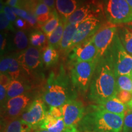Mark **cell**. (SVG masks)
Wrapping results in <instances>:
<instances>
[{
  "label": "cell",
  "mask_w": 132,
  "mask_h": 132,
  "mask_svg": "<svg viewBox=\"0 0 132 132\" xmlns=\"http://www.w3.org/2000/svg\"><path fill=\"white\" fill-rule=\"evenodd\" d=\"M89 89L88 98L96 104L116 97L118 90L114 71L104 56L97 62Z\"/></svg>",
  "instance_id": "6da1fadb"
},
{
  "label": "cell",
  "mask_w": 132,
  "mask_h": 132,
  "mask_svg": "<svg viewBox=\"0 0 132 132\" xmlns=\"http://www.w3.org/2000/svg\"><path fill=\"white\" fill-rule=\"evenodd\" d=\"M0 29L1 31L5 30L15 31L13 23L7 19L3 10H1V12H0Z\"/></svg>",
  "instance_id": "4dcf8cb0"
},
{
  "label": "cell",
  "mask_w": 132,
  "mask_h": 132,
  "mask_svg": "<svg viewBox=\"0 0 132 132\" xmlns=\"http://www.w3.org/2000/svg\"><path fill=\"white\" fill-rule=\"evenodd\" d=\"M43 62L47 67H51L57 63L59 59V54L54 48L48 45L43 51Z\"/></svg>",
  "instance_id": "603a6c76"
},
{
  "label": "cell",
  "mask_w": 132,
  "mask_h": 132,
  "mask_svg": "<svg viewBox=\"0 0 132 132\" xmlns=\"http://www.w3.org/2000/svg\"><path fill=\"white\" fill-rule=\"evenodd\" d=\"M21 71L22 70H21L19 61L16 57H14L12 63L9 66V70L7 72V75L12 80H17V79L20 78Z\"/></svg>",
  "instance_id": "f546056e"
},
{
  "label": "cell",
  "mask_w": 132,
  "mask_h": 132,
  "mask_svg": "<svg viewBox=\"0 0 132 132\" xmlns=\"http://www.w3.org/2000/svg\"><path fill=\"white\" fill-rule=\"evenodd\" d=\"M47 114L45 103L42 97H36L20 118L30 125L33 129H37L45 120Z\"/></svg>",
  "instance_id": "9c48e42d"
},
{
  "label": "cell",
  "mask_w": 132,
  "mask_h": 132,
  "mask_svg": "<svg viewBox=\"0 0 132 132\" xmlns=\"http://www.w3.org/2000/svg\"><path fill=\"white\" fill-rule=\"evenodd\" d=\"M14 56H7L1 58L0 62V72L1 74H6L7 75V72L9 70V66L12 63Z\"/></svg>",
  "instance_id": "d6a6232c"
},
{
  "label": "cell",
  "mask_w": 132,
  "mask_h": 132,
  "mask_svg": "<svg viewBox=\"0 0 132 132\" xmlns=\"http://www.w3.org/2000/svg\"><path fill=\"white\" fill-rule=\"evenodd\" d=\"M123 132H132V110H127L123 120Z\"/></svg>",
  "instance_id": "1f68e13d"
},
{
  "label": "cell",
  "mask_w": 132,
  "mask_h": 132,
  "mask_svg": "<svg viewBox=\"0 0 132 132\" xmlns=\"http://www.w3.org/2000/svg\"><path fill=\"white\" fill-rule=\"evenodd\" d=\"M15 24L16 27L19 29H26L30 28V26L29 25L28 23L25 20L21 19V18H17L15 22Z\"/></svg>",
  "instance_id": "8d00e7d4"
},
{
  "label": "cell",
  "mask_w": 132,
  "mask_h": 132,
  "mask_svg": "<svg viewBox=\"0 0 132 132\" xmlns=\"http://www.w3.org/2000/svg\"><path fill=\"white\" fill-rule=\"evenodd\" d=\"M14 43L16 48L23 51L28 48L29 39L26 33L23 30H18L15 34Z\"/></svg>",
  "instance_id": "83f0119b"
},
{
  "label": "cell",
  "mask_w": 132,
  "mask_h": 132,
  "mask_svg": "<svg viewBox=\"0 0 132 132\" xmlns=\"http://www.w3.org/2000/svg\"><path fill=\"white\" fill-rule=\"evenodd\" d=\"M42 1L44 4L48 6L52 11H53L55 9V1L56 0H42Z\"/></svg>",
  "instance_id": "ab89813d"
},
{
  "label": "cell",
  "mask_w": 132,
  "mask_h": 132,
  "mask_svg": "<svg viewBox=\"0 0 132 132\" xmlns=\"http://www.w3.org/2000/svg\"><path fill=\"white\" fill-rule=\"evenodd\" d=\"M13 12L16 16L20 18L25 20L28 23L29 25L31 27H35V26L39 25L38 24L37 19L35 15L30 11L23 9V8L19 7H11Z\"/></svg>",
  "instance_id": "484cf974"
},
{
  "label": "cell",
  "mask_w": 132,
  "mask_h": 132,
  "mask_svg": "<svg viewBox=\"0 0 132 132\" xmlns=\"http://www.w3.org/2000/svg\"><path fill=\"white\" fill-rule=\"evenodd\" d=\"M1 10H3V12L6 14L7 19L9 20L12 23H15V21L17 19V16L15 14L11 7H9L7 5H4L2 6V3L1 4Z\"/></svg>",
  "instance_id": "e575fe53"
},
{
  "label": "cell",
  "mask_w": 132,
  "mask_h": 132,
  "mask_svg": "<svg viewBox=\"0 0 132 132\" xmlns=\"http://www.w3.org/2000/svg\"><path fill=\"white\" fill-rule=\"evenodd\" d=\"M116 30V25L110 23L100 28L92 36V40L97 50V58L98 59L103 56L111 45L115 37Z\"/></svg>",
  "instance_id": "8fae6325"
},
{
  "label": "cell",
  "mask_w": 132,
  "mask_h": 132,
  "mask_svg": "<svg viewBox=\"0 0 132 132\" xmlns=\"http://www.w3.org/2000/svg\"><path fill=\"white\" fill-rule=\"evenodd\" d=\"M22 0H7L6 4L11 7L21 8Z\"/></svg>",
  "instance_id": "74e56055"
},
{
  "label": "cell",
  "mask_w": 132,
  "mask_h": 132,
  "mask_svg": "<svg viewBox=\"0 0 132 132\" xmlns=\"http://www.w3.org/2000/svg\"><path fill=\"white\" fill-rule=\"evenodd\" d=\"M96 106L105 111L117 114H125L128 107L127 105L120 102L116 97L97 104Z\"/></svg>",
  "instance_id": "2e32d148"
},
{
  "label": "cell",
  "mask_w": 132,
  "mask_h": 132,
  "mask_svg": "<svg viewBox=\"0 0 132 132\" xmlns=\"http://www.w3.org/2000/svg\"><path fill=\"white\" fill-rule=\"evenodd\" d=\"M116 82L118 90H126L132 93V78L130 75L118 76Z\"/></svg>",
  "instance_id": "f1b7e54d"
},
{
  "label": "cell",
  "mask_w": 132,
  "mask_h": 132,
  "mask_svg": "<svg viewBox=\"0 0 132 132\" xmlns=\"http://www.w3.org/2000/svg\"><path fill=\"white\" fill-rule=\"evenodd\" d=\"M34 132H48L47 130H36V131Z\"/></svg>",
  "instance_id": "ee69618b"
},
{
  "label": "cell",
  "mask_w": 132,
  "mask_h": 132,
  "mask_svg": "<svg viewBox=\"0 0 132 132\" xmlns=\"http://www.w3.org/2000/svg\"><path fill=\"white\" fill-rule=\"evenodd\" d=\"M104 56L113 67L116 77L130 75L132 71V56L127 52L118 36L114 38Z\"/></svg>",
  "instance_id": "277c9868"
},
{
  "label": "cell",
  "mask_w": 132,
  "mask_h": 132,
  "mask_svg": "<svg viewBox=\"0 0 132 132\" xmlns=\"http://www.w3.org/2000/svg\"><path fill=\"white\" fill-rule=\"evenodd\" d=\"M64 132H80L78 130V128L74 127H72L66 128Z\"/></svg>",
  "instance_id": "60d3db41"
},
{
  "label": "cell",
  "mask_w": 132,
  "mask_h": 132,
  "mask_svg": "<svg viewBox=\"0 0 132 132\" xmlns=\"http://www.w3.org/2000/svg\"><path fill=\"white\" fill-rule=\"evenodd\" d=\"M95 17V14L92 11L89 4H86L78 7L68 18L66 21L67 23L80 24L85 20Z\"/></svg>",
  "instance_id": "e0dca14e"
},
{
  "label": "cell",
  "mask_w": 132,
  "mask_h": 132,
  "mask_svg": "<svg viewBox=\"0 0 132 132\" xmlns=\"http://www.w3.org/2000/svg\"><path fill=\"white\" fill-rule=\"evenodd\" d=\"M127 105V106L130 108V110H132V100Z\"/></svg>",
  "instance_id": "b9f144b4"
},
{
  "label": "cell",
  "mask_w": 132,
  "mask_h": 132,
  "mask_svg": "<svg viewBox=\"0 0 132 132\" xmlns=\"http://www.w3.org/2000/svg\"><path fill=\"white\" fill-rule=\"evenodd\" d=\"M125 1H126L128 3V4L132 7V0H125Z\"/></svg>",
  "instance_id": "7bdbcfd3"
},
{
  "label": "cell",
  "mask_w": 132,
  "mask_h": 132,
  "mask_svg": "<svg viewBox=\"0 0 132 132\" xmlns=\"http://www.w3.org/2000/svg\"><path fill=\"white\" fill-rule=\"evenodd\" d=\"M33 129L32 127L21 118L4 123L1 132H31Z\"/></svg>",
  "instance_id": "ffe728a7"
},
{
  "label": "cell",
  "mask_w": 132,
  "mask_h": 132,
  "mask_svg": "<svg viewBox=\"0 0 132 132\" xmlns=\"http://www.w3.org/2000/svg\"><path fill=\"white\" fill-rule=\"evenodd\" d=\"M116 97L124 104H128L132 100V93L126 90H118Z\"/></svg>",
  "instance_id": "836d02e7"
},
{
  "label": "cell",
  "mask_w": 132,
  "mask_h": 132,
  "mask_svg": "<svg viewBox=\"0 0 132 132\" xmlns=\"http://www.w3.org/2000/svg\"><path fill=\"white\" fill-rule=\"evenodd\" d=\"M48 114L54 118L59 119L63 118L62 110L61 106L60 107H50L49 110L48 111Z\"/></svg>",
  "instance_id": "d590c367"
},
{
  "label": "cell",
  "mask_w": 132,
  "mask_h": 132,
  "mask_svg": "<svg viewBox=\"0 0 132 132\" xmlns=\"http://www.w3.org/2000/svg\"><path fill=\"white\" fill-rule=\"evenodd\" d=\"M125 114L110 113L90 105L79 123L80 132H120L123 128Z\"/></svg>",
  "instance_id": "3957f363"
},
{
  "label": "cell",
  "mask_w": 132,
  "mask_h": 132,
  "mask_svg": "<svg viewBox=\"0 0 132 132\" xmlns=\"http://www.w3.org/2000/svg\"><path fill=\"white\" fill-rule=\"evenodd\" d=\"M31 89V86L28 81L23 80L21 78L17 80H13L7 87V100L29 92V90Z\"/></svg>",
  "instance_id": "5bb4252c"
},
{
  "label": "cell",
  "mask_w": 132,
  "mask_h": 132,
  "mask_svg": "<svg viewBox=\"0 0 132 132\" xmlns=\"http://www.w3.org/2000/svg\"><path fill=\"white\" fill-rule=\"evenodd\" d=\"M0 49L1 52L2 53L4 50L6 46L7 45V39H6V35L4 33H1L0 34Z\"/></svg>",
  "instance_id": "f35d334b"
},
{
  "label": "cell",
  "mask_w": 132,
  "mask_h": 132,
  "mask_svg": "<svg viewBox=\"0 0 132 132\" xmlns=\"http://www.w3.org/2000/svg\"><path fill=\"white\" fill-rule=\"evenodd\" d=\"M77 0H56L55 9L61 19L67 21L68 18L78 9Z\"/></svg>",
  "instance_id": "9a60e30c"
},
{
  "label": "cell",
  "mask_w": 132,
  "mask_h": 132,
  "mask_svg": "<svg viewBox=\"0 0 132 132\" xmlns=\"http://www.w3.org/2000/svg\"><path fill=\"white\" fill-rule=\"evenodd\" d=\"M119 39L127 52L132 56V27L125 26L120 32Z\"/></svg>",
  "instance_id": "cb8c5ba5"
},
{
  "label": "cell",
  "mask_w": 132,
  "mask_h": 132,
  "mask_svg": "<svg viewBox=\"0 0 132 132\" xmlns=\"http://www.w3.org/2000/svg\"><path fill=\"white\" fill-rule=\"evenodd\" d=\"M100 28V21L95 17L87 19L78 24L71 44L70 51L75 46L92 37Z\"/></svg>",
  "instance_id": "4fadbf2b"
},
{
  "label": "cell",
  "mask_w": 132,
  "mask_h": 132,
  "mask_svg": "<svg viewBox=\"0 0 132 132\" xmlns=\"http://www.w3.org/2000/svg\"><path fill=\"white\" fill-rule=\"evenodd\" d=\"M47 36L40 31H34L29 36V42L32 47L43 49L47 43Z\"/></svg>",
  "instance_id": "4316f807"
},
{
  "label": "cell",
  "mask_w": 132,
  "mask_h": 132,
  "mask_svg": "<svg viewBox=\"0 0 132 132\" xmlns=\"http://www.w3.org/2000/svg\"><path fill=\"white\" fill-rule=\"evenodd\" d=\"M130 77H131V78H132V71H131V73H130Z\"/></svg>",
  "instance_id": "f6af8a7d"
},
{
  "label": "cell",
  "mask_w": 132,
  "mask_h": 132,
  "mask_svg": "<svg viewBox=\"0 0 132 132\" xmlns=\"http://www.w3.org/2000/svg\"><path fill=\"white\" fill-rule=\"evenodd\" d=\"M60 20L58 13L56 11V9L52 11V16H51L50 19L46 23L41 26V29H42L43 32L47 36V38L55 30V29L59 25Z\"/></svg>",
  "instance_id": "d4e9b609"
},
{
  "label": "cell",
  "mask_w": 132,
  "mask_h": 132,
  "mask_svg": "<svg viewBox=\"0 0 132 132\" xmlns=\"http://www.w3.org/2000/svg\"><path fill=\"white\" fill-rule=\"evenodd\" d=\"M65 127H78L85 114V108L81 102L71 100L61 106Z\"/></svg>",
  "instance_id": "7c38bea8"
},
{
  "label": "cell",
  "mask_w": 132,
  "mask_h": 132,
  "mask_svg": "<svg viewBox=\"0 0 132 132\" xmlns=\"http://www.w3.org/2000/svg\"><path fill=\"white\" fill-rule=\"evenodd\" d=\"M102 9L110 23L115 25L132 21V7L125 0H105Z\"/></svg>",
  "instance_id": "8992f818"
},
{
  "label": "cell",
  "mask_w": 132,
  "mask_h": 132,
  "mask_svg": "<svg viewBox=\"0 0 132 132\" xmlns=\"http://www.w3.org/2000/svg\"><path fill=\"white\" fill-rule=\"evenodd\" d=\"M78 26V24L67 23L65 22L63 36L59 47L61 52L65 53H69L71 44L73 40V38Z\"/></svg>",
  "instance_id": "d6986e66"
},
{
  "label": "cell",
  "mask_w": 132,
  "mask_h": 132,
  "mask_svg": "<svg viewBox=\"0 0 132 132\" xmlns=\"http://www.w3.org/2000/svg\"><path fill=\"white\" fill-rule=\"evenodd\" d=\"M97 50L92 37L75 46L69 52V59L72 64L94 60L97 58Z\"/></svg>",
  "instance_id": "30bf717a"
},
{
  "label": "cell",
  "mask_w": 132,
  "mask_h": 132,
  "mask_svg": "<svg viewBox=\"0 0 132 132\" xmlns=\"http://www.w3.org/2000/svg\"><path fill=\"white\" fill-rule=\"evenodd\" d=\"M52 11L48 6L44 4L42 1H40L36 5L34 11V14L35 15L39 26H42L49 20L52 16Z\"/></svg>",
  "instance_id": "44dd1931"
},
{
  "label": "cell",
  "mask_w": 132,
  "mask_h": 132,
  "mask_svg": "<svg viewBox=\"0 0 132 132\" xmlns=\"http://www.w3.org/2000/svg\"><path fill=\"white\" fill-rule=\"evenodd\" d=\"M65 22L66 20H65L61 19L59 25L55 29V30L48 37L47 39L48 42V45L52 46V47L54 48L55 49L59 48L60 47L61 42L62 36H63Z\"/></svg>",
  "instance_id": "7402d4cb"
},
{
  "label": "cell",
  "mask_w": 132,
  "mask_h": 132,
  "mask_svg": "<svg viewBox=\"0 0 132 132\" xmlns=\"http://www.w3.org/2000/svg\"><path fill=\"white\" fill-rule=\"evenodd\" d=\"M77 90L63 66H61L58 73L52 72L50 74L43 89L42 98L50 107H60L67 102L75 100Z\"/></svg>",
  "instance_id": "7a4b0ae2"
},
{
  "label": "cell",
  "mask_w": 132,
  "mask_h": 132,
  "mask_svg": "<svg viewBox=\"0 0 132 132\" xmlns=\"http://www.w3.org/2000/svg\"><path fill=\"white\" fill-rule=\"evenodd\" d=\"M36 97L32 92H28L7 100L1 107V123L4 124L20 118Z\"/></svg>",
  "instance_id": "52a82bcc"
},
{
  "label": "cell",
  "mask_w": 132,
  "mask_h": 132,
  "mask_svg": "<svg viewBox=\"0 0 132 132\" xmlns=\"http://www.w3.org/2000/svg\"><path fill=\"white\" fill-rule=\"evenodd\" d=\"M21 70L29 77L36 78L43 67L42 50L29 46L16 57Z\"/></svg>",
  "instance_id": "ba28073f"
},
{
  "label": "cell",
  "mask_w": 132,
  "mask_h": 132,
  "mask_svg": "<svg viewBox=\"0 0 132 132\" xmlns=\"http://www.w3.org/2000/svg\"><path fill=\"white\" fill-rule=\"evenodd\" d=\"M38 128L47 130L48 132H64L66 127L63 118H54L47 114L45 120L41 123Z\"/></svg>",
  "instance_id": "ac0fdd59"
},
{
  "label": "cell",
  "mask_w": 132,
  "mask_h": 132,
  "mask_svg": "<svg viewBox=\"0 0 132 132\" xmlns=\"http://www.w3.org/2000/svg\"><path fill=\"white\" fill-rule=\"evenodd\" d=\"M99 59L80 62L73 64L70 70V79L78 91L85 94L89 88L92 77Z\"/></svg>",
  "instance_id": "5b68a950"
}]
</instances>
